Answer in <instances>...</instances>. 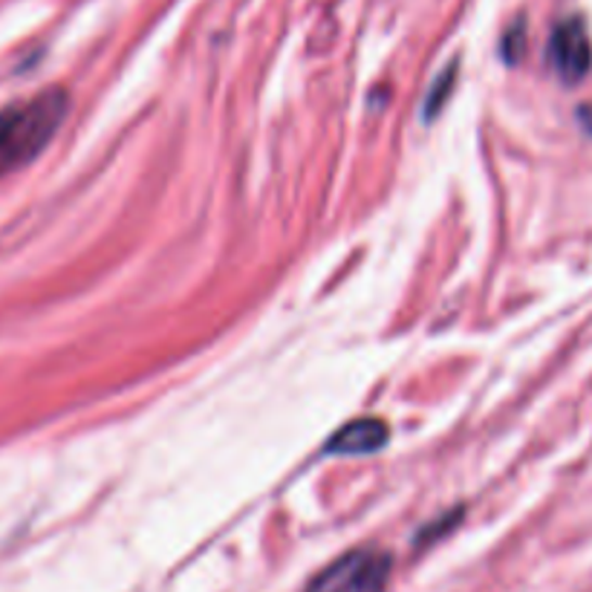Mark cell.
<instances>
[{
	"mask_svg": "<svg viewBox=\"0 0 592 592\" xmlns=\"http://www.w3.org/2000/svg\"><path fill=\"white\" fill-rule=\"evenodd\" d=\"M578 121H581V128H584L587 133H592V104L578 107Z\"/></svg>",
	"mask_w": 592,
	"mask_h": 592,
	"instance_id": "ba28073f",
	"label": "cell"
},
{
	"mask_svg": "<svg viewBox=\"0 0 592 592\" xmlns=\"http://www.w3.org/2000/svg\"><path fill=\"white\" fill-rule=\"evenodd\" d=\"M456 73H460V64H456V61H451V64H448V67L442 69L437 78H434V85H430L428 95H425V104H422V119L434 121L439 113H442V107H446L448 99H451V93H454Z\"/></svg>",
	"mask_w": 592,
	"mask_h": 592,
	"instance_id": "5b68a950",
	"label": "cell"
},
{
	"mask_svg": "<svg viewBox=\"0 0 592 592\" xmlns=\"http://www.w3.org/2000/svg\"><path fill=\"white\" fill-rule=\"evenodd\" d=\"M390 439V428L385 420L376 416H361L335 430L333 437L326 439L324 454L333 456H370L378 454Z\"/></svg>",
	"mask_w": 592,
	"mask_h": 592,
	"instance_id": "277c9868",
	"label": "cell"
},
{
	"mask_svg": "<svg viewBox=\"0 0 592 592\" xmlns=\"http://www.w3.org/2000/svg\"><path fill=\"white\" fill-rule=\"evenodd\" d=\"M526 52V21L524 17H517L515 24L509 26L506 35H503V41H500V55L506 64H517V61L524 59Z\"/></svg>",
	"mask_w": 592,
	"mask_h": 592,
	"instance_id": "8992f818",
	"label": "cell"
},
{
	"mask_svg": "<svg viewBox=\"0 0 592 592\" xmlns=\"http://www.w3.org/2000/svg\"><path fill=\"white\" fill-rule=\"evenodd\" d=\"M550 59L552 67L558 69V76L567 85H578L590 73V35L581 17H567L555 26L550 38Z\"/></svg>",
	"mask_w": 592,
	"mask_h": 592,
	"instance_id": "3957f363",
	"label": "cell"
},
{
	"mask_svg": "<svg viewBox=\"0 0 592 592\" xmlns=\"http://www.w3.org/2000/svg\"><path fill=\"white\" fill-rule=\"evenodd\" d=\"M394 561L385 552L352 550L321 569L304 592H387Z\"/></svg>",
	"mask_w": 592,
	"mask_h": 592,
	"instance_id": "7a4b0ae2",
	"label": "cell"
},
{
	"mask_svg": "<svg viewBox=\"0 0 592 592\" xmlns=\"http://www.w3.org/2000/svg\"><path fill=\"white\" fill-rule=\"evenodd\" d=\"M460 520H463V509H454V512H448V515H442L437 520V524H428L422 526V532L416 535V546H428V543H437L442 541L448 532H454L456 526H460Z\"/></svg>",
	"mask_w": 592,
	"mask_h": 592,
	"instance_id": "52a82bcc",
	"label": "cell"
},
{
	"mask_svg": "<svg viewBox=\"0 0 592 592\" xmlns=\"http://www.w3.org/2000/svg\"><path fill=\"white\" fill-rule=\"evenodd\" d=\"M69 111V99L61 87H50L26 102L0 111V173L24 168L50 145Z\"/></svg>",
	"mask_w": 592,
	"mask_h": 592,
	"instance_id": "6da1fadb",
	"label": "cell"
}]
</instances>
